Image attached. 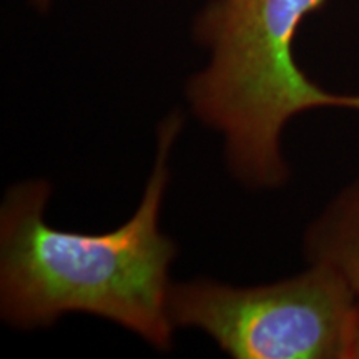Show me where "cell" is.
Returning <instances> with one entry per match:
<instances>
[{
    "mask_svg": "<svg viewBox=\"0 0 359 359\" xmlns=\"http://www.w3.org/2000/svg\"><path fill=\"white\" fill-rule=\"evenodd\" d=\"M183 116L168 115L142 203L109 233L57 230L43 218L50 196L45 180L8 190L0 210V313L8 325L50 326L67 313L105 318L160 351L172 346L168 268L177 246L160 231L168 185V156Z\"/></svg>",
    "mask_w": 359,
    "mask_h": 359,
    "instance_id": "6da1fadb",
    "label": "cell"
},
{
    "mask_svg": "<svg viewBox=\"0 0 359 359\" xmlns=\"http://www.w3.org/2000/svg\"><path fill=\"white\" fill-rule=\"evenodd\" d=\"M348 359H359V298L356 302V308H354L351 334H349Z\"/></svg>",
    "mask_w": 359,
    "mask_h": 359,
    "instance_id": "5b68a950",
    "label": "cell"
},
{
    "mask_svg": "<svg viewBox=\"0 0 359 359\" xmlns=\"http://www.w3.org/2000/svg\"><path fill=\"white\" fill-rule=\"evenodd\" d=\"M326 0H210L193 27L210 62L187 95L195 115L223 133L235 177L253 188L288 180L281 132L291 118L323 107L359 111V93L321 88L296 65L294 35Z\"/></svg>",
    "mask_w": 359,
    "mask_h": 359,
    "instance_id": "7a4b0ae2",
    "label": "cell"
},
{
    "mask_svg": "<svg viewBox=\"0 0 359 359\" xmlns=\"http://www.w3.org/2000/svg\"><path fill=\"white\" fill-rule=\"evenodd\" d=\"M34 4V7L40 8V11H47L48 6H50L52 0H30Z\"/></svg>",
    "mask_w": 359,
    "mask_h": 359,
    "instance_id": "8992f818",
    "label": "cell"
},
{
    "mask_svg": "<svg viewBox=\"0 0 359 359\" xmlns=\"http://www.w3.org/2000/svg\"><path fill=\"white\" fill-rule=\"evenodd\" d=\"M356 294L334 269L236 288L212 280L172 285L173 326L198 327L235 359H348Z\"/></svg>",
    "mask_w": 359,
    "mask_h": 359,
    "instance_id": "3957f363",
    "label": "cell"
},
{
    "mask_svg": "<svg viewBox=\"0 0 359 359\" xmlns=\"http://www.w3.org/2000/svg\"><path fill=\"white\" fill-rule=\"evenodd\" d=\"M303 245L309 263L334 269L359 298V177L313 219Z\"/></svg>",
    "mask_w": 359,
    "mask_h": 359,
    "instance_id": "277c9868",
    "label": "cell"
}]
</instances>
